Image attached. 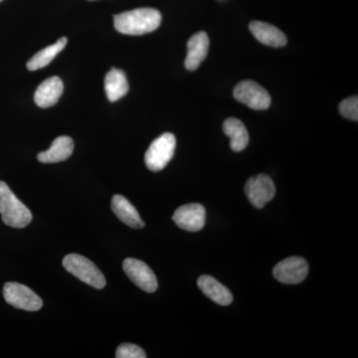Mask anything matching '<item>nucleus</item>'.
Wrapping results in <instances>:
<instances>
[{"label":"nucleus","instance_id":"1","mask_svg":"<svg viewBox=\"0 0 358 358\" xmlns=\"http://www.w3.org/2000/svg\"><path fill=\"white\" fill-rule=\"evenodd\" d=\"M115 28L126 35H143L155 31L162 23V14L154 8H138L114 16Z\"/></svg>","mask_w":358,"mask_h":358},{"label":"nucleus","instance_id":"2","mask_svg":"<svg viewBox=\"0 0 358 358\" xmlns=\"http://www.w3.org/2000/svg\"><path fill=\"white\" fill-rule=\"evenodd\" d=\"M0 214L2 221L13 228H24L32 220L31 212L3 181H0Z\"/></svg>","mask_w":358,"mask_h":358},{"label":"nucleus","instance_id":"3","mask_svg":"<svg viewBox=\"0 0 358 358\" xmlns=\"http://www.w3.org/2000/svg\"><path fill=\"white\" fill-rule=\"evenodd\" d=\"M63 267L82 282L95 289H103L106 279L98 267L87 259L78 254H69L63 259Z\"/></svg>","mask_w":358,"mask_h":358},{"label":"nucleus","instance_id":"4","mask_svg":"<svg viewBox=\"0 0 358 358\" xmlns=\"http://www.w3.org/2000/svg\"><path fill=\"white\" fill-rule=\"evenodd\" d=\"M176 138L174 134L166 133L152 141L145 155V166L152 171H160L173 157Z\"/></svg>","mask_w":358,"mask_h":358},{"label":"nucleus","instance_id":"5","mask_svg":"<svg viewBox=\"0 0 358 358\" xmlns=\"http://www.w3.org/2000/svg\"><path fill=\"white\" fill-rule=\"evenodd\" d=\"M3 296L9 305L28 312H36L43 306V301L38 294L20 282H6Z\"/></svg>","mask_w":358,"mask_h":358},{"label":"nucleus","instance_id":"6","mask_svg":"<svg viewBox=\"0 0 358 358\" xmlns=\"http://www.w3.org/2000/svg\"><path fill=\"white\" fill-rule=\"evenodd\" d=\"M234 98L254 110H266L271 105V96L267 90L254 81L240 82L235 87Z\"/></svg>","mask_w":358,"mask_h":358},{"label":"nucleus","instance_id":"7","mask_svg":"<svg viewBox=\"0 0 358 358\" xmlns=\"http://www.w3.org/2000/svg\"><path fill=\"white\" fill-rule=\"evenodd\" d=\"M308 274L307 261L301 257H289L278 263L273 270L275 279L282 284L296 285L305 281Z\"/></svg>","mask_w":358,"mask_h":358},{"label":"nucleus","instance_id":"8","mask_svg":"<svg viewBox=\"0 0 358 358\" xmlns=\"http://www.w3.org/2000/svg\"><path fill=\"white\" fill-rule=\"evenodd\" d=\"M245 192L249 201L256 208L261 209L274 199L275 186L274 181L266 174H259L248 179L245 185Z\"/></svg>","mask_w":358,"mask_h":358},{"label":"nucleus","instance_id":"9","mask_svg":"<svg viewBox=\"0 0 358 358\" xmlns=\"http://www.w3.org/2000/svg\"><path fill=\"white\" fill-rule=\"evenodd\" d=\"M122 268L129 280L136 286L147 292L154 293L157 289V279L152 268L138 259L128 258L122 263Z\"/></svg>","mask_w":358,"mask_h":358},{"label":"nucleus","instance_id":"10","mask_svg":"<svg viewBox=\"0 0 358 358\" xmlns=\"http://www.w3.org/2000/svg\"><path fill=\"white\" fill-rule=\"evenodd\" d=\"M205 208L201 204L183 205L174 212L173 219L179 228L189 232H197L205 225Z\"/></svg>","mask_w":358,"mask_h":358},{"label":"nucleus","instance_id":"11","mask_svg":"<svg viewBox=\"0 0 358 358\" xmlns=\"http://www.w3.org/2000/svg\"><path fill=\"white\" fill-rule=\"evenodd\" d=\"M62 80L59 77H51L45 80L39 85L36 92H35L34 101L39 108H50L55 105L63 94Z\"/></svg>","mask_w":358,"mask_h":358},{"label":"nucleus","instance_id":"12","mask_svg":"<svg viewBox=\"0 0 358 358\" xmlns=\"http://www.w3.org/2000/svg\"><path fill=\"white\" fill-rule=\"evenodd\" d=\"M187 56L185 59L186 69L195 71L206 58L209 50V38L205 32L193 35L187 43Z\"/></svg>","mask_w":358,"mask_h":358},{"label":"nucleus","instance_id":"13","mask_svg":"<svg viewBox=\"0 0 358 358\" xmlns=\"http://www.w3.org/2000/svg\"><path fill=\"white\" fill-rule=\"evenodd\" d=\"M250 31L255 36L261 43L268 45L271 47H282L287 44V37L278 29L275 26L268 24V23L262 22V21H253L249 25Z\"/></svg>","mask_w":358,"mask_h":358},{"label":"nucleus","instance_id":"14","mask_svg":"<svg viewBox=\"0 0 358 358\" xmlns=\"http://www.w3.org/2000/svg\"><path fill=\"white\" fill-rule=\"evenodd\" d=\"M74 150V141L70 136H59L53 141L50 148L37 155L42 164H56L69 159Z\"/></svg>","mask_w":358,"mask_h":358},{"label":"nucleus","instance_id":"15","mask_svg":"<svg viewBox=\"0 0 358 358\" xmlns=\"http://www.w3.org/2000/svg\"><path fill=\"white\" fill-rule=\"evenodd\" d=\"M197 285L205 296L218 305L229 306L233 301V296L229 289L210 275H201Z\"/></svg>","mask_w":358,"mask_h":358},{"label":"nucleus","instance_id":"16","mask_svg":"<svg viewBox=\"0 0 358 358\" xmlns=\"http://www.w3.org/2000/svg\"><path fill=\"white\" fill-rule=\"evenodd\" d=\"M112 209L117 217L129 226V227L138 229L145 226V223L141 220L140 214L138 210L134 208L133 204L129 201L126 197L122 195H115L112 199Z\"/></svg>","mask_w":358,"mask_h":358},{"label":"nucleus","instance_id":"17","mask_svg":"<svg viewBox=\"0 0 358 358\" xmlns=\"http://www.w3.org/2000/svg\"><path fill=\"white\" fill-rule=\"evenodd\" d=\"M105 91L110 102H117L129 92V83L124 71L112 68L105 77Z\"/></svg>","mask_w":358,"mask_h":358},{"label":"nucleus","instance_id":"18","mask_svg":"<svg viewBox=\"0 0 358 358\" xmlns=\"http://www.w3.org/2000/svg\"><path fill=\"white\" fill-rule=\"evenodd\" d=\"M223 131L229 136L230 147L233 152H242L249 143V134L246 127L240 120L230 117L223 124Z\"/></svg>","mask_w":358,"mask_h":358},{"label":"nucleus","instance_id":"19","mask_svg":"<svg viewBox=\"0 0 358 358\" xmlns=\"http://www.w3.org/2000/svg\"><path fill=\"white\" fill-rule=\"evenodd\" d=\"M68 39L66 38V37H62V38L59 39L55 44L40 50L38 53L35 54V55L28 61L27 69L29 71H37L50 64L52 61L54 60V58L65 48Z\"/></svg>","mask_w":358,"mask_h":358},{"label":"nucleus","instance_id":"20","mask_svg":"<svg viewBox=\"0 0 358 358\" xmlns=\"http://www.w3.org/2000/svg\"><path fill=\"white\" fill-rule=\"evenodd\" d=\"M339 112L346 117V119L352 120V121L357 122L358 120V99L357 96H350L345 99L339 105Z\"/></svg>","mask_w":358,"mask_h":358},{"label":"nucleus","instance_id":"21","mask_svg":"<svg viewBox=\"0 0 358 358\" xmlns=\"http://www.w3.org/2000/svg\"><path fill=\"white\" fill-rule=\"evenodd\" d=\"M117 358H145L147 355L143 352V348L131 343H122L117 348L115 352Z\"/></svg>","mask_w":358,"mask_h":358},{"label":"nucleus","instance_id":"22","mask_svg":"<svg viewBox=\"0 0 358 358\" xmlns=\"http://www.w3.org/2000/svg\"><path fill=\"white\" fill-rule=\"evenodd\" d=\"M0 1H2V0H0Z\"/></svg>","mask_w":358,"mask_h":358}]
</instances>
